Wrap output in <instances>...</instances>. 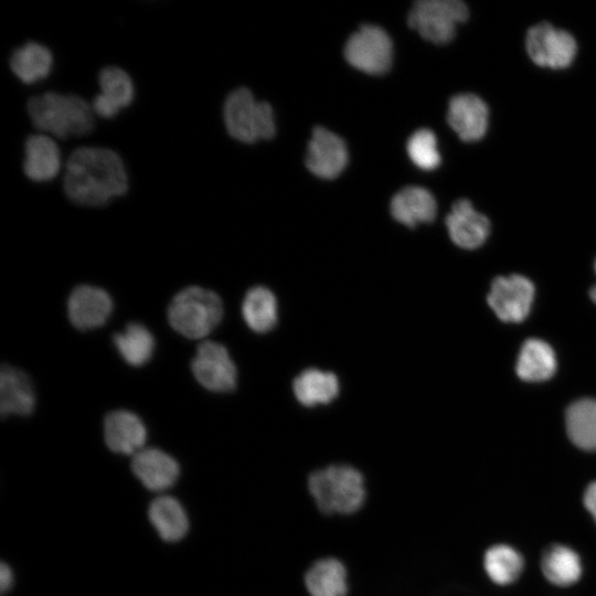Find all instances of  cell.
I'll return each mask as SVG.
<instances>
[{"label":"cell","instance_id":"cell-1","mask_svg":"<svg viewBox=\"0 0 596 596\" xmlns=\"http://www.w3.org/2000/svg\"><path fill=\"white\" fill-rule=\"evenodd\" d=\"M128 187L123 159L111 149L79 147L66 160L63 190L75 204L104 206L126 194Z\"/></svg>","mask_w":596,"mask_h":596},{"label":"cell","instance_id":"cell-2","mask_svg":"<svg viewBox=\"0 0 596 596\" xmlns=\"http://www.w3.org/2000/svg\"><path fill=\"white\" fill-rule=\"evenodd\" d=\"M307 489L316 509L324 517H352L368 500L363 471L349 462H331L309 472Z\"/></svg>","mask_w":596,"mask_h":596},{"label":"cell","instance_id":"cell-3","mask_svg":"<svg viewBox=\"0 0 596 596\" xmlns=\"http://www.w3.org/2000/svg\"><path fill=\"white\" fill-rule=\"evenodd\" d=\"M26 111L40 134L58 139L83 137L94 129V110L86 99L74 94L46 92L26 102Z\"/></svg>","mask_w":596,"mask_h":596},{"label":"cell","instance_id":"cell-4","mask_svg":"<svg viewBox=\"0 0 596 596\" xmlns=\"http://www.w3.org/2000/svg\"><path fill=\"white\" fill-rule=\"evenodd\" d=\"M223 304L214 291L199 286L180 290L168 307L170 326L188 339H203L221 322Z\"/></svg>","mask_w":596,"mask_h":596},{"label":"cell","instance_id":"cell-5","mask_svg":"<svg viewBox=\"0 0 596 596\" xmlns=\"http://www.w3.org/2000/svg\"><path fill=\"white\" fill-rule=\"evenodd\" d=\"M223 118L230 136L245 143L270 139L276 131L272 106L257 102L246 87H238L227 95Z\"/></svg>","mask_w":596,"mask_h":596},{"label":"cell","instance_id":"cell-6","mask_svg":"<svg viewBox=\"0 0 596 596\" xmlns=\"http://www.w3.org/2000/svg\"><path fill=\"white\" fill-rule=\"evenodd\" d=\"M469 18V9L460 0H419L407 14V24L434 43L447 44L456 35L457 26Z\"/></svg>","mask_w":596,"mask_h":596},{"label":"cell","instance_id":"cell-7","mask_svg":"<svg viewBox=\"0 0 596 596\" xmlns=\"http://www.w3.org/2000/svg\"><path fill=\"white\" fill-rule=\"evenodd\" d=\"M524 47L533 64L553 71L568 68L578 52L575 36L547 21L535 23L528 29Z\"/></svg>","mask_w":596,"mask_h":596},{"label":"cell","instance_id":"cell-8","mask_svg":"<svg viewBox=\"0 0 596 596\" xmlns=\"http://www.w3.org/2000/svg\"><path fill=\"white\" fill-rule=\"evenodd\" d=\"M344 57L359 71L371 75L384 74L393 58L391 38L381 26L363 24L347 41Z\"/></svg>","mask_w":596,"mask_h":596},{"label":"cell","instance_id":"cell-9","mask_svg":"<svg viewBox=\"0 0 596 596\" xmlns=\"http://www.w3.org/2000/svg\"><path fill=\"white\" fill-rule=\"evenodd\" d=\"M534 298L533 283L523 275L511 274L492 280L487 302L501 321L519 323L530 315Z\"/></svg>","mask_w":596,"mask_h":596},{"label":"cell","instance_id":"cell-10","mask_svg":"<svg viewBox=\"0 0 596 596\" xmlns=\"http://www.w3.org/2000/svg\"><path fill=\"white\" fill-rule=\"evenodd\" d=\"M198 383L207 391L228 393L236 387L237 369L227 349L214 341L200 343L191 361Z\"/></svg>","mask_w":596,"mask_h":596},{"label":"cell","instance_id":"cell-11","mask_svg":"<svg viewBox=\"0 0 596 596\" xmlns=\"http://www.w3.org/2000/svg\"><path fill=\"white\" fill-rule=\"evenodd\" d=\"M446 118L460 140L477 142L483 139L488 132L490 109L479 95L459 93L449 99Z\"/></svg>","mask_w":596,"mask_h":596},{"label":"cell","instance_id":"cell-12","mask_svg":"<svg viewBox=\"0 0 596 596\" xmlns=\"http://www.w3.org/2000/svg\"><path fill=\"white\" fill-rule=\"evenodd\" d=\"M445 224L451 242L468 251L481 247L491 233L488 216L476 210L470 200L464 198L454 202Z\"/></svg>","mask_w":596,"mask_h":596},{"label":"cell","instance_id":"cell-13","mask_svg":"<svg viewBox=\"0 0 596 596\" xmlns=\"http://www.w3.org/2000/svg\"><path fill=\"white\" fill-rule=\"evenodd\" d=\"M305 161L312 174L322 179H334L348 162L345 142L332 131L317 126L308 142Z\"/></svg>","mask_w":596,"mask_h":596},{"label":"cell","instance_id":"cell-14","mask_svg":"<svg viewBox=\"0 0 596 596\" xmlns=\"http://www.w3.org/2000/svg\"><path fill=\"white\" fill-rule=\"evenodd\" d=\"M109 294L95 286L81 285L73 289L67 300V315L78 330H92L106 323L113 312Z\"/></svg>","mask_w":596,"mask_h":596},{"label":"cell","instance_id":"cell-15","mask_svg":"<svg viewBox=\"0 0 596 596\" xmlns=\"http://www.w3.org/2000/svg\"><path fill=\"white\" fill-rule=\"evenodd\" d=\"M308 596H349L350 575L345 563L332 555L315 560L302 577Z\"/></svg>","mask_w":596,"mask_h":596},{"label":"cell","instance_id":"cell-16","mask_svg":"<svg viewBox=\"0 0 596 596\" xmlns=\"http://www.w3.org/2000/svg\"><path fill=\"white\" fill-rule=\"evenodd\" d=\"M104 439L111 451L134 456L146 444L147 428L137 414L126 409L113 411L104 419Z\"/></svg>","mask_w":596,"mask_h":596},{"label":"cell","instance_id":"cell-17","mask_svg":"<svg viewBox=\"0 0 596 596\" xmlns=\"http://www.w3.org/2000/svg\"><path fill=\"white\" fill-rule=\"evenodd\" d=\"M131 471L148 490L159 492L175 483L180 467L166 451L142 448L132 457Z\"/></svg>","mask_w":596,"mask_h":596},{"label":"cell","instance_id":"cell-18","mask_svg":"<svg viewBox=\"0 0 596 596\" xmlns=\"http://www.w3.org/2000/svg\"><path fill=\"white\" fill-rule=\"evenodd\" d=\"M61 151L56 142L45 134L29 135L24 141L22 169L34 182L53 180L61 171Z\"/></svg>","mask_w":596,"mask_h":596},{"label":"cell","instance_id":"cell-19","mask_svg":"<svg viewBox=\"0 0 596 596\" xmlns=\"http://www.w3.org/2000/svg\"><path fill=\"white\" fill-rule=\"evenodd\" d=\"M35 392L29 376L21 370L2 365L0 372V414L28 416L35 407Z\"/></svg>","mask_w":596,"mask_h":596},{"label":"cell","instance_id":"cell-20","mask_svg":"<svg viewBox=\"0 0 596 596\" xmlns=\"http://www.w3.org/2000/svg\"><path fill=\"white\" fill-rule=\"evenodd\" d=\"M395 221L408 227L421 223H430L437 215V203L434 195L422 187H406L398 191L390 205Z\"/></svg>","mask_w":596,"mask_h":596},{"label":"cell","instance_id":"cell-21","mask_svg":"<svg viewBox=\"0 0 596 596\" xmlns=\"http://www.w3.org/2000/svg\"><path fill=\"white\" fill-rule=\"evenodd\" d=\"M557 359L553 348L544 340L530 338L524 341L515 362L517 375L525 382L540 383L556 372Z\"/></svg>","mask_w":596,"mask_h":596},{"label":"cell","instance_id":"cell-22","mask_svg":"<svg viewBox=\"0 0 596 596\" xmlns=\"http://www.w3.org/2000/svg\"><path fill=\"white\" fill-rule=\"evenodd\" d=\"M339 391L337 375L319 369H307L292 382L295 397L307 407L329 404L338 396Z\"/></svg>","mask_w":596,"mask_h":596},{"label":"cell","instance_id":"cell-23","mask_svg":"<svg viewBox=\"0 0 596 596\" xmlns=\"http://www.w3.org/2000/svg\"><path fill=\"white\" fill-rule=\"evenodd\" d=\"M11 72L23 84H33L47 77L53 67L52 52L41 43L29 41L12 51Z\"/></svg>","mask_w":596,"mask_h":596},{"label":"cell","instance_id":"cell-24","mask_svg":"<svg viewBox=\"0 0 596 596\" xmlns=\"http://www.w3.org/2000/svg\"><path fill=\"white\" fill-rule=\"evenodd\" d=\"M148 517L159 536L166 542H177L189 530V519L182 504L171 496H160L149 505Z\"/></svg>","mask_w":596,"mask_h":596},{"label":"cell","instance_id":"cell-25","mask_svg":"<svg viewBox=\"0 0 596 596\" xmlns=\"http://www.w3.org/2000/svg\"><path fill=\"white\" fill-rule=\"evenodd\" d=\"M565 427L576 447L596 451V398L583 397L570 404L565 412Z\"/></svg>","mask_w":596,"mask_h":596},{"label":"cell","instance_id":"cell-26","mask_svg":"<svg viewBox=\"0 0 596 596\" xmlns=\"http://www.w3.org/2000/svg\"><path fill=\"white\" fill-rule=\"evenodd\" d=\"M242 316L254 332L270 331L278 320V306L274 292L264 286L248 289L243 298Z\"/></svg>","mask_w":596,"mask_h":596},{"label":"cell","instance_id":"cell-27","mask_svg":"<svg viewBox=\"0 0 596 596\" xmlns=\"http://www.w3.org/2000/svg\"><path fill=\"white\" fill-rule=\"evenodd\" d=\"M541 567L549 582L557 586L575 584L582 576V562L571 547L555 544L542 556Z\"/></svg>","mask_w":596,"mask_h":596},{"label":"cell","instance_id":"cell-28","mask_svg":"<svg viewBox=\"0 0 596 596\" xmlns=\"http://www.w3.org/2000/svg\"><path fill=\"white\" fill-rule=\"evenodd\" d=\"M113 341L120 356L131 366L148 363L156 347L152 333L137 322H131L124 331L115 333Z\"/></svg>","mask_w":596,"mask_h":596},{"label":"cell","instance_id":"cell-29","mask_svg":"<svg viewBox=\"0 0 596 596\" xmlns=\"http://www.w3.org/2000/svg\"><path fill=\"white\" fill-rule=\"evenodd\" d=\"M483 567L492 582L499 585L513 583L521 574L523 558L513 547L505 544L491 546L483 556Z\"/></svg>","mask_w":596,"mask_h":596},{"label":"cell","instance_id":"cell-30","mask_svg":"<svg viewBox=\"0 0 596 596\" xmlns=\"http://www.w3.org/2000/svg\"><path fill=\"white\" fill-rule=\"evenodd\" d=\"M100 94L113 102L119 109L130 106L135 96L132 79L123 68L109 65L98 74Z\"/></svg>","mask_w":596,"mask_h":596},{"label":"cell","instance_id":"cell-31","mask_svg":"<svg viewBox=\"0 0 596 596\" xmlns=\"http://www.w3.org/2000/svg\"><path fill=\"white\" fill-rule=\"evenodd\" d=\"M409 159L423 170H434L439 167L441 156L437 148V138L430 129L416 130L406 145Z\"/></svg>","mask_w":596,"mask_h":596},{"label":"cell","instance_id":"cell-32","mask_svg":"<svg viewBox=\"0 0 596 596\" xmlns=\"http://www.w3.org/2000/svg\"><path fill=\"white\" fill-rule=\"evenodd\" d=\"M92 108L94 114H97L103 118H111L120 110L113 102L100 93L93 98Z\"/></svg>","mask_w":596,"mask_h":596},{"label":"cell","instance_id":"cell-33","mask_svg":"<svg viewBox=\"0 0 596 596\" xmlns=\"http://www.w3.org/2000/svg\"><path fill=\"white\" fill-rule=\"evenodd\" d=\"M584 504L596 521V481L592 482L585 490Z\"/></svg>","mask_w":596,"mask_h":596},{"label":"cell","instance_id":"cell-34","mask_svg":"<svg viewBox=\"0 0 596 596\" xmlns=\"http://www.w3.org/2000/svg\"><path fill=\"white\" fill-rule=\"evenodd\" d=\"M13 583V573L10 566L6 563L0 565V592L6 594L12 586Z\"/></svg>","mask_w":596,"mask_h":596},{"label":"cell","instance_id":"cell-35","mask_svg":"<svg viewBox=\"0 0 596 596\" xmlns=\"http://www.w3.org/2000/svg\"><path fill=\"white\" fill-rule=\"evenodd\" d=\"M588 295L590 300L596 305V285L589 289Z\"/></svg>","mask_w":596,"mask_h":596},{"label":"cell","instance_id":"cell-36","mask_svg":"<svg viewBox=\"0 0 596 596\" xmlns=\"http://www.w3.org/2000/svg\"><path fill=\"white\" fill-rule=\"evenodd\" d=\"M594 269H595V273H596V259H595V263H594Z\"/></svg>","mask_w":596,"mask_h":596}]
</instances>
